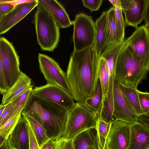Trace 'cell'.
Listing matches in <instances>:
<instances>
[{
  "mask_svg": "<svg viewBox=\"0 0 149 149\" xmlns=\"http://www.w3.org/2000/svg\"><path fill=\"white\" fill-rule=\"evenodd\" d=\"M101 56L94 45L70 55L66 73L74 100L83 104L93 95L98 78Z\"/></svg>",
  "mask_w": 149,
  "mask_h": 149,
  "instance_id": "obj_1",
  "label": "cell"
},
{
  "mask_svg": "<svg viewBox=\"0 0 149 149\" xmlns=\"http://www.w3.org/2000/svg\"><path fill=\"white\" fill-rule=\"evenodd\" d=\"M68 111L57 104L32 95L21 114L34 119L43 127L49 139L56 140L62 136Z\"/></svg>",
  "mask_w": 149,
  "mask_h": 149,
  "instance_id": "obj_2",
  "label": "cell"
},
{
  "mask_svg": "<svg viewBox=\"0 0 149 149\" xmlns=\"http://www.w3.org/2000/svg\"><path fill=\"white\" fill-rule=\"evenodd\" d=\"M149 69V63L136 59L125 42L118 55L115 66V77L120 84L137 89L146 78Z\"/></svg>",
  "mask_w": 149,
  "mask_h": 149,
  "instance_id": "obj_3",
  "label": "cell"
},
{
  "mask_svg": "<svg viewBox=\"0 0 149 149\" xmlns=\"http://www.w3.org/2000/svg\"><path fill=\"white\" fill-rule=\"evenodd\" d=\"M37 7L34 22L38 43L42 50L52 52L59 40L60 27L51 15L38 3Z\"/></svg>",
  "mask_w": 149,
  "mask_h": 149,
  "instance_id": "obj_4",
  "label": "cell"
},
{
  "mask_svg": "<svg viewBox=\"0 0 149 149\" xmlns=\"http://www.w3.org/2000/svg\"><path fill=\"white\" fill-rule=\"evenodd\" d=\"M97 114L75 102L68 113L66 121L62 136L73 139L78 134L88 129L96 130Z\"/></svg>",
  "mask_w": 149,
  "mask_h": 149,
  "instance_id": "obj_5",
  "label": "cell"
},
{
  "mask_svg": "<svg viewBox=\"0 0 149 149\" xmlns=\"http://www.w3.org/2000/svg\"><path fill=\"white\" fill-rule=\"evenodd\" d=\"M72 24L74 51L81 50L95 45V24L92 17L83 13L79 14L76 16Z\"/></svg>",
  "mask_w": 149,
  "mask_h": 149,
  "instance_id": "obj_6",
  "label": "cell"
},
{
  "mask_svg": "<svg viewBox=\"0 0 149 149\" xmlns=\"http://www.w3.org/2000/svg\"><path fill=\"white\" fill-rule=\"evenodd\" d=\"M0 45L8 91L16 83L20 76L22 72L19 68V57L13 43L5 38L0 37Z\"/></svg>",
  "mask_w": 149,
  "mask_h": 149,
  "instance_id": "obj_7",
  "label": "cell"
},
{
  "mask_svg": "<svg viewBox=\"0 0 149 149\" xmlns=\"http://www.w3.org/2000/svg\"><path fill=\"white\" fill-rule=\"evenodd\" d=\"M39 67L47 84L58 86L71 95L66 73L58 64L49 56L43 54H38Z\"/></svg>",
  "mask_w": 149,
  "mask_h": 149,
  "instance_id": "obj_8",
  "label": "cell"
},
{
  "mask_svg": "<svg viewBox=\"0 0 149 149\" xmlns=\"http://www.w3.org/2000/svg\"><path fill=\"white\" fill-rule=\"evenodd\" d=\"M33 95L42 99L57 104L68 111L75 104L72 95L61 88L49 84L33 89Z\"/></svg>",
  "mask_w": 149,
  "mask_h": 149,
  "instance_id": "obj_9",
  "label": "cell"
},
{
  "mask_svg": "<svg viewBox=\"0 0 149 149\" xmlns=\"http://www.w3.org/2000/svg\"><path fill=\"white\" fill-rule=\"evenodd\" d=\"M125 42L136 59L149 63V28L138 26Z\"/></svg>",
  "mask_w": 149,
  "mask_h": 149,
  "instance_id": "obj_10",
  "label": "cell"
},
{
  "mask_svg": "<svg viewBox=\"0 0 149 149\" xmlns=\"http://www.w3.org/2000/svg\"><path fill=\"white\" fill-rule=\"evenodd\" d=\"M112 115L114 120H120L130 125L137 122L139 117L128 104L123 94L121 85L115 77Z\"/></svg>",
  "mask_w": 149,
  "mask_h": 149,
  "instance_id": "obj_11",
  "label": "cell"
},
{
  "mask_svg": "<svg viewBox=\"0 0 149 149\" xmlns=\"http://www.w3.org/2000/svg\"><path fill=\"white\" fill-rule=\"evenodd\" d=\"M131 125L115 120L112 122L106 143L110 149H127Z\"/></svg>",
  "mask_w": 149,
  "mask_h": 149,
  "instance_id": "obj_12",
  "label": "cell"
},
{
  "mask_svg": "<svg viewBox=\"0 0 149 149\" xmlns=\"http://www.w3.org/2000/svg\"><path fill=\"white\" fill-rule=\"evenodd\" d=\"M124 13L125 26L138 27L144 19V13L149 0H120Z\"/></svg>",
  "mask_w": 149,
  "mask_h": 149,
  "instance_id": "obj_13",
  "label": "cell"
},
{
  "mask_svg": "<svg viewBox=\"0 0 149 149\" xmlns=\"http://www.w3.org/2000/svg\"><path fill=\"white\" fill-rule=\"evenodd\" d=\"M37 0L18 5L3 15L0 21V35L6 33L28 14L38 4Z\"/></svg>",
  "mask_w": 149,
  "mask_h": 149,
  "instance_id": "obj_14",
  "label": "cell"
},
{
  "mask_svg": "<svg viewBox=\"0 0 149 149\" xmlns=\"http://www.w3.org/2000/svg\"><path fill=\"white\" fill-rule=\"evenodd\" d=\"M7 141L15 149H29V122L22 114Z\"/></svg>",
  "mask_w": 149,
  "mask_h": 149,
  "instance_id": "obj_15",
  "label": "cell"
},
{
  "mask_svg": "<svg viewBox=\"0 0 149 149\" xmlns=\"http://www.w3.org/2000/svg\"><path fill=\"white\" fill-rule=\"evenodd\" d=\"M51 15L59 27L65 28L72 24L69 16L63 6L56 0H37Z\"/></svg>",
  "mask_w": 149,
  "mask_h": 149,
  "instance_id": "obj_16",
  "label": "cell"
},
{
  "mask_svg": "<svg viewBox=\"0 0 149 149\" xmlns=\"http://www.w3.org/2000/svg\"><path fill=\"white\" fill-rule=\"evenodd\" d=\"M127 149H149V127L138 122L131 125Z\"/></svg>",
  "mask_w": 149,
  "mask_h": 149,
  "instance_id": "obj_17",
  "label": "cell"
},
{
  "mask_svg": "<svg viewBox=\"0 0 149 149\" xmlns=\"http://www.w3.org/2000/svg\"><path fill=\"white\" fill-rule=\"evenodd\" d=\"M31 79L26 74L21 72L20 76L16 83L6 93L3 94L1 104H7L17 99L23 93L33 88Z\"/></svg>",
  "mask_w": 149,
  "mask_h": 149,
  "instance_id": "obj_18",
  "label": "cell"
},
{
  "mask_svg": "<svg viewBox=\"0 0 149 149\" xmlns=\"http://www.w3.org/2000/svg\"><path fill=\"white\" fill-rule=\"evenodd\" d=\"M107 11L103 12L95 23V46L100 55L106 47V24Z\"/></svg>",
  "mask_w": 149,
  "mask_h": 149,
  "instance_id": "obj_19",
  "label": "cell"
},
{
  "mask_svg": "<svg viewBox=\"0 0 149 149\" xmlns=\"http://www.w3.org/2000/svg\"><path fill=\"white\" fill-rule=\"evenodd\" d=\"M75 149H88L93 147L98 149L96 130L91 128L84 131L72 139Z\"/></svg>",
  "mask_w": 149,
  "mask_h": 149,
  "instance_id": "obj_20",
  "label": "cell"
},
{
  "mask_svg": "<svg viewBox=\"0 0 149 149\" xmlns=\"http://www.w3.org/2000/svg\"><path fill=\"white\" fill-rule=\"evenodd\" d=\"M104 104L103 95L99 79L97 82L93 95L87 99L82 104L90 111L98 114L99 116L101 113Z\"/></svg>",
  "mask_w": 149,
  "mask_h": 149,
  "instance_id": "obj_21",
  "label": "cell"
},
{
  "mask_svg": "<svg viewBox=\"0 0 149 149\" xmlns=\"http://www.w3.org/2000/svg\"><path fill=\"white\" fill-rule=\"evenodd\" d=\"M121 86L123 96L133 111L139 116L145 113L140 105L137 93V89L121 85Z\"/></svg>",
  "mask_w": 149,
  "mask_h": 149,
  "instance_id": "obj_22",
  "label": "cell"
},
{
  "mask_svg": "<svg viewBox=\"0 0 149 149\" xmlns=\"http://www.w3.org/2000/svg\"><path fill=\"white\" fill-rule=\"evenodd\" d=\"M114 17L116 26V40L117 43L122 42L124 40L125 26V20L123 15L120 0H116L114 6Z\"/></svg>",
  "mask_w": 149,
  "mask_h": 149,
  "instance_id": "obj_23",
  "label": "cell"
},
{
  "mask_svg": "<svg viewBox=\"0 0 149 149\" xmlns=\"http://www.w3.org/2000/svg\"><path fill=\"white\" fill-rule=\"evenodd\" d=\"M106 36L107 46L117 43L116 26L115 19L114 6L110 8L107 11Z\"/></svg>",
  "mask_w": 149,
  "mask_h": 149,
  "instance_id": "obj_24",
  "label": "cell"
},
{
  "mask_svg": "<svg viewBox=\"0 0 149 149\" xmlns=\"http://www.w3.org/2000/svg\"><path fill=\"white\" fill-rule=\"evenodd\" d=\"M98 78L102 88L104 102L108 95L110 76L106 61L101 57L99 68Z\"/></svg>",
  "mask_w": 149,
  "mask_h": 149,
  "instance_id": "obj_25",
  "label": "cell"
},
{
  "mask_svg": "<svg viewBox=\"0 0 149 149\" xmlns=\"http://www.w3.org/2000/svg\"><path fill=\"white\" fill-rule=\"evenodd\" d=\"M111 123L107 122L98 117L96 130L98 149H104Z\"/></svg>",
  "mask_w": 149,
  "mask_h": 149,
  "instance_id": "obj_26",
  "label": "cell"
},
{
  "mask_svg": "<svg viewBox=\"0 0 149 149\" xmlns=\"http://www.w3.org/2000/svg\"><path fill=\"white\" fill-rule=\"evenodd\" d=\"M23 115L29 123L40 148L49 139L45 130L39 123L33 118L27 115Z\"/></svg>",
  "mask_w": 149,
  "mask_h": 149,
  "instance_id": "obj_27",
  "label": "cell"
},
{
  "mask_svg": "<svg viewBox=\"0 0 149 149\" xmlns=\"http://www.w3.org/2000/svg\"><path fill=\"white\" fill-rule=\"evenodd\" d=\"M21 115V112L16 114L0 127V136L7 139L15 128Z\"/></svg>",
  "mask_w": 149,
  "mask_h": 149,
  "instance_id": "obj_28",
  "label": "cell"
},
{
  "mask_svg": "<svg viewBox=\"0 0 149 149\" xmlns=\"http://www.w3.org/2000/svg\"><path fill=\"white\" fill-rule=\"evenodd\" d=\"M33 89L32 88L27 90L17 99L16 105L12 114V117L19 113L22 112L33 95Z\"/></svg>",
  "mask_w": 149,
  "mask_h": 149,
  "instance_id": "obj_29",
  "label": "cell"
},
{
  "mask_svg": "<svg viewBox=\"0 0 149 149\" xmlns=\"http://www.w3.org/2000/svg\"><path fill=\"white\" fill-rule=\"evenodd\" d=\"M17 99L9 103L6 105L0 118V127L12 117V114L16 105Z\"/></svg>",
  "mask_w": 149,
  "mask_h": 149,
  "instance_id": "obj_30",
  "label": "cell"
},
{
  "mask_svg": "<svg viewBox=\"0 0 149 149\" xmlns=\"http://www.w3.org/2000/svg\"><path fill=\"white\" fill-rule=\"evenodd\" d=\"M139 101L141 107L145 113L149 112V93L137 90Z\"/></svg>",
  "mask_w": 149,
  "mask_h": 149,
  "instance_id": "obj_31",
  "label": "cell"
},
{
  "mask_svg": "<svg viewBox=\"0 0 149 149\" xmlns=\"http://www.w3.org/2000/svg\"><path fill=\"white\" fill-rule=\"evenodd\" d=\"M55 149H75L72 139L61 137L56 140Z\"/></svg>",
  "mask_w": 149,
  "mask_h": 149,
  "instance_id": "obj_32",
  "label": "cell"
},
{
  "mask_svg": "<svg viewBox=\"0 0 149 149\" xmlns=\"http://www.w3.org/2000/svg\"><path fill=\"white\" fill-rule=\"evenodd\" d=\"M82 1L83 5L92 12L99 10L103 0H83Z\"/></svg>",
  "mask_w": 149,
  "mask_h": 149,
  "instance_id": "obj_33",
  "label": "cell"
},
{
  "mask_svg": "<svg viewBox=\"0 0 149 149\" xmlns=\"http://www.w3.org/2000/svg\"><path fill=\"white\" fill-rule=\"evenodd\" d=\"M7 91L0 45V93L3 94Z\"/></svg>",
  "mask_w": 149,
  "mask_h": 149,
  "instance_id": "obj_34",
  "label": "cell"
},
{
  "mask_svg": "<svg viewBox=\"0 0 149 149\" xmlns=\"http://www.w3.org/2000/svg\"><path fill=\"white\" fill-rule=\"evenodd\" d=\"M29 149H40L37 140L29 123Z\"/></svg>",
  "mask_w": 149,
  "mask_h": 149,
  "instance_id": "obj_35",
  "label": "cell"
},
{
  "mask_svg": "<svg viewBox=\"0 0 149 149\" xmlns=\"http://www.w3.org/2000/svg\"><path fill=\"white\" fill-rule=\"evenodd\" d=\"M12 5L6 3H0V14L3 15L10 12L14 8Z\"/></svg>",
  "mask_w": 149,
  "mask_h": 149,
  "instance_id": "obj_36",
  "label": "cell"
},
{
  "mask_svg": "<svg viewBox=\"0 0 149 149\" xmlns=\"http://www.w3.org/2000/svg\"><path fill=\"white\" fill-rule=\"evenodd\" d=\"M33 0H0V3H6L10 4L15 8L16 6L25 3H29Z\"/></svg>",
  "mask_w": 149,
  "mask_h": 149,
  "instance_id": "obj_37",
  "label": "cell"
},
{
  "mask_svg": "<svg viewBox=\"0 0 149 149\" xmlns=\"http://www.w3.org/2000/svg\"><path fill=\"white\" fill-rule=\"evenodd\" d=\"M137 122L149 127V112L145 113L140 116Z\"/></svg>",
  "mask_w": 149,
  "mask_h": 149,
  "instance_id": "obj_38",
  "label": "cell"
},
{
  "mask_svg": "<svg viewBox=\"0 0 149 149\" xmlns=\"http://www.w3.org/2000/svg\"><path fill=\"white\" fill-rule=\"evenodd\" d=\"M56 140L49 139L40 148V149H55Z\"/></svg>",
  "mask_w": 149,
  "mask_h": 149,
  "instance_id": "obj_39",
  "label": "cell"
},
{
  "mask_svg": "<svg viewBox=\"0 0 149 149\" xmlns=\"http://www.w3.org/2000/svg\"><path fill=\"white\" fill-rule=\"evenodd\" d=\"M149 3H148L144 13V19L145 21V26L149 28Z\"/></svg>",
  "mask_w": 149,
  "mask_h": 149,
  "instance_id": "obj_40",
  "label": "cell"
},
{
  "mask_svg": "<svg viewBox=\"0 0 149 149\" xmlns=\"http://www.w3.org/2000/svg\"><path fill=\"white\" fill-rule=\"evenodd\" d=\"M0 149H15L13 147L6 139L0 148Z\"/></svg>",
  "mask_w": 149,
  "mask_h": 149,
  "instance_id": "obj_41",
  "label": "cell"
},
{
  "mask_svg": "<svg viewBox=\"0 0 149 149\" xmlns=\"http://www.w3.org/2000/svg\"><path fill=\"white\" fill-rule=\"evenodd\" d=\"M6 105H3L1 104L0 105V118L1 115L2 113L5 109Z\"/></svg>",
  "mask_w": 149,
  "mask_h": 149,
  "instance_id": "obj_42",
  "label": "cell"
},
{
  "mask_svg": "<svg viewBox=\"0 0 149 149\" xmlns=\"http://www.w3.org/2000/svg\"><path fill=\"white\" fill-rule=\"evenodd\" d=\"M6 139L2 136H0V148Z\"/></svg>",
  "mask_w": 149,
  "mask_h": 149,
  "instance_id": "obj_43",
  "label": "cell"
},
{
  "mask_svg": "<svg viewBox=\"0 0 149 149\" xmlns=\"http://www.w3.org/2000/svg\"><path fill=\"white\" fill-rule=\"evenodd\" d=\"M109 1L113 5V6H115L116 3V0H109Z\"/></svg>",
  "mask_w": 149,
  "mask_h": 149,
  "instance_id": "obj_44",
  "label": "cell"
},
{
  "mask_svg": "<svg viewBox=\"0 0 149 149\" xmlns=\"http://www.w3.org/2000/svg\"><path fill=\"white\" fill-rule=\"evenodd\" d=\"M104 149H110V148L108 147L106 143Z\"/></svg>",
  "mask_w": 149,
  "mask_h": 149,
  "instance_id": "obj_45",
  "label": "cell"
},
{
  "mask_svg": "<svg viewBox=\"0 0 149 149\" xmlns=\"http://www.w3.org/2000/svg\"><path fill=\"white\" fill-rule=\"evenodd\" d=\"M88 149H96L94 147H90L88 148Z\"/></svg>",
  "mask_w": 149,
  "mask_h": 149,
  "instance_id": "obj_46",
  "label": "cell"
},
{
  "mask_svg": "<svg viewBox=\"0 0 149 149\" xmlns=\"http://www.w3.org/2000/svg\"><path fill=\"white\" fill-rule=\"evenodd\" d=\"M3 15H1L0 14V21L1 20V18L3 16Z\"/></svg>",
  "mask_w": 149,
  "mask_h": 149,
  "instance_id": "obj_47",
  "label": "cell"
}]
</instances>
